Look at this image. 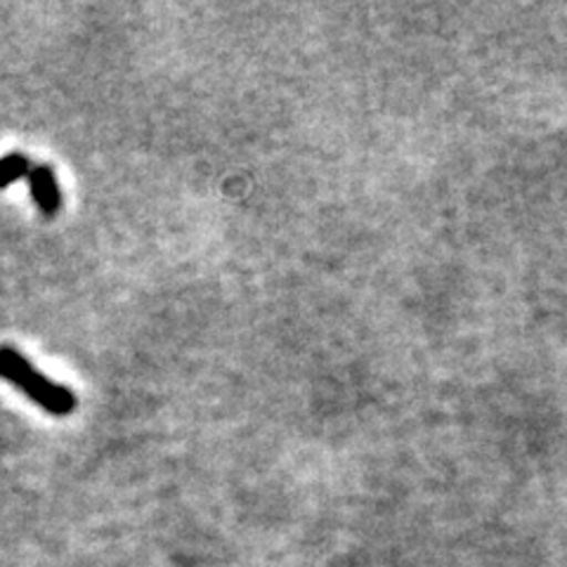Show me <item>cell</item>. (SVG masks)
<instances>
[{"mask_svg": "<svg viewBox=\"0 0 567 567\" xmlns=\"http://www.w3.org/2000/svg\"><path fill=\"white\" fill-rule=\"evenodd\" d=\"M29 192L33 204L39 206L45 218H55L62 210V189L58 175L48 164L31 166L29 171Z\"/></svg>", "mask_w": 567, "mask_h": 567, "instance_id": "7a4b0ae2", "label": "cell"}, {"mask_svg": "<svg viewBox=\"0 0 567 567\" xmlns=\"http://www.w3.org/2000/svg\"><path fill=\"white\" fill-rule=\"evenodd\" d=\"M0 379L20 388L31 402L52 416H69L79 406L76 395L69 388L50 381L39 369L31 367L20 350L10 346H0Z\"/></svg>", "mask_w": 567, "mask_h": 567, "instance_id": "6da1fadb", "label": "cell"}, {"mask_svg": "<svg viewBox=\"0 0 567 567\" xmlns=\"http://www.w3.org/2000/svg\"><path fill=\"white\" fill-rule=\"evenodd\" d=\"M31 162L29 156L22 152H12L8 156L0 158V189L10 187L12 183L22 181V177H29Z\"/></svg>", "mask_w": 567, "mask_h": 567, "instance_id": "3957f363", "label": "cell"}]
</instances>
